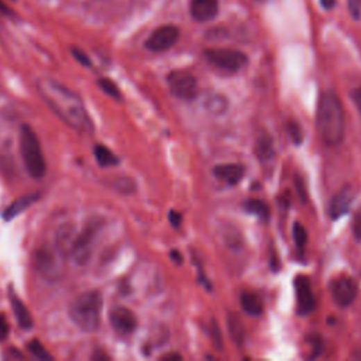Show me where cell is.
<instances>
[{
	"label": "cell",
	"mask_w": 361,
	"mask_h": 361,
	"mask_svg": "<svg viewBox=\"0 0 361 361\" xmlns=\"http://www.w3.org/2000/svg\"><path fill=\"white\" fill-rule=\"evenodd\" d=\"M64 258L54 246H41L34 251L33 265L42 280L54 284L64 276Z\"/></svg>",
	"instance_id": "obj_5"
},
{
	"label": "cell",
	"mask_w": 361,
	"mask_h": 361,
	"mask_svg": "<svg viewBox=\"0 0 361 361\" xmlns=\"http://www.w3.org/2000/svg\"><path fill=\"white\" fill-rule=\"evenodd\" d=\"M20 153L27 174L34 179L44 178L47 172V162L37 134L26 124L20 127Z\"/></svg>",
	"instance_id": "obj_4"
},
{
	"label": "cell",
	"mask_w": 361,
	"mask_h": 361,
	"mask_svg": "<svg viewBox=\"0 0 361 361\" xmlns=\"http://www.w3.org/2000/svg\"><path fill=\"white\" fill-rule=\"evenodd\" d=\"M351 99L357 108V110L361 113V87H355L351 92Z\"/></svg>",
	"instance_id": "obj_37"
},
{
	"label": "cell",
	"mask_w": 361,
	"mask_h": 361,
	"mask_svg": "<svg viewBox=\"0 0 361 361\" xmlns=\"http://www.w3.org/2000/svg\"><path fill=\"white\" fill-rule=\"evenodd\" d=\"M112 187H113L117 192H120V194H126V195L134 194V191H135V184H134V180H133L131 178H126V176L113 178Z\"/></svg>",
	"instance_id": "obj_26"
},
{
	"label": "cell",
	"mask_w": 361,
	"mask_h": 361,
	"mask_svg": "<svg viewBox=\"0 0 361 361\" xmlns=\"http://www.w3.org/2000/svg\"><path fill=\"white\" fill-rule=\"evenodd\" d=\"M169 221L172 224V228L178 229L179 226H180V223H183V216H180V213H178L175 210H171L169 212Z\"/></svg>",
	"instance_id": "obj_36"
},
{
	"label": "cell",
	"mask_w": 361,
	"mask_h": 361,
	"mask_svg": "<svg viewBox=\"0 0 361 361\" xmlns=\"http://www.w3.org/2000/svg\"><path fill=\"white\" fill-rule=\"evenodd\" d=\"M254 153L260 161H268L274 156V143L269 135L264 134L255 142Z\"/></svg>",
	"instance_id": "obj_19"
},
{
	"label": "cell",
	"mask_w": 361,
	"mask_h": 361,
	"mask_svg": "<svg viewBox=\"0 0 361 361\" xmlns=\"http://www.w3.org/2000/svg\"><path fill=\"white\" fill-rule=\"evenodd\" d=\"M296 188H298V195L301 196V199H302L303 202H306V190H305V187H303V180H302L301 178L296 179Z\"/></svg>",
	"instance_id": "obj_38"
},
{
	"label": "cell",
	"mask_w": 361,
	"mask_h": 361,
	"mask_svg": "<svg viewBox=\"0 0 361 361\" xmlns=\"http://www.w3.org/2000/svg\"><path fill=\"white\" fill-rule=\"evenodd\" d=\"M101 228H102V221L99 219H94V220H90L85 228L76 235V239H75L71 255H69V257H72L75 264L86 265L89 262L90 255H92L94 244L101 232Z\"/></svg>",
	"instance_id": "obj_6"
},
{
	"label": "cell",
	"mask_w": 361,
	"mask_h": 361,
	"mask_svg": "<svg viewBox=\"0 0 361 361\" xmlns=\"http://www.w3.org/2000/svg\"><path fill=\"white\" fill-rule=\"evenodd\" d=\"M219 13V0H191V15L196 22L213 20Z\"/></svg>",
	"instance_id": "obj_15"
},
{
	"label": "cell",
	"mask_w": 361,
	"mask_h": 361,
	"mask_svg": "<svg viewBox=\"0 0 361 361\" xmlns=\"http://www.w3.org/2000/svg\"><path fill=\"white\" fill-rule=\"evenodd\" d=\"M37 198H38L37 195H27V196L22 198V199L13 202V203H12V205L5 210L3 217H5L6 220H12V219H15L17 215H20L23 210H26L31 203H34Z\"/></svg>",
	"instance_id": "obj_22"
},
{
	"label": "cell",
	"mask_w": 361,
	"mask_h": 361,
	"mask_svg": "<svg viewBox=\"0 0 361 361\" xmlns=\"http://www.w3.org/2000/svg\"><path fill=\"white\" fill-rule=\"evenodd\" d=\"M316 128L326 146H339L344 140L346 117L340 99L333 92H325L316 110Z\"/></svg>",
	"instance_id": "obj_2"
},
{
	"label": "cell",
	"mask_w": 361,
	"mask_h": 361,
	"mask_svg": "<svg viewBox=\"0 0 361 361\" xmlns=\"http://www.w3.org/2000/svg\"><path fill=\"white\" fill-rule=\"evenodd\" d=\"M354 201V192L351 187L342 188L329 203V216L332 220H337L343 217L351 208Z\"/></svg>",
	"instance_id": "obj_13"
},
{
	"label": "cell",
	"mask_w": 361,
	"mask_h": 361,
	"mask_svg": "<svg viewBox=\"0 0 361 361\" xmlns=\"http://www.w3.org/2000/svg\"><path fill=\"white\" fill-rule=\"evenodd\" d=\"M336 2H337V0H321V5H322L324 9L332 10L336 6Z\"/></svg>",
	"instance_id": "obj_39"
},
{
	"label": "cell",
	"mask_w": 361,
	"mask_h": 361,
	"mask_svg": "<svg viewBox=\"0 0 361 361\" xmlns=\"http://www.w3.org/2000/svg\"><path fill=\"white\" fill-rule=\"evenodd\" d=\"M0 12H8V9H6L5 5L2 3V0H0Z\"/></svg>",
	"instance_id": "obj_42"
},
{
	"label": "cell",
	"mask_w": 361,
	"mask_h": 361,
	"mask_svg": "<svg viewBox=\"0 0 361 361\" xmlns=\"http://www.w3.org/2000/svg\"><path fill=\"white\" fill-rule=\"evenodd\" d=\"M179 38L178 27L172 24L158 27L146 41V49L153 53H162L174 47Z\"/></svg>",
	"instance_id": "obj_9"
},
{
	"label": "cell",
	"mask_w": 361,
	"mask_h": 361,
	"mask_svg": "<svg viewBox=\"0 0 361 361\" xmlns=\"http://www.w3.org/2000/svg\"><path fill=\"white\" fill-rule=\"evenodd\" d=\"M213 175L229 185H237L246 175V167L242 164H220L213 168Z\"/></svg>",
	"instance_id": "obj_14"
},
{
	"label": "cell",
	"mask_w": 361,
	"mask_h": 361,
	"mask_svg": "<svg viewBox=\"0 0 361 361\" xmlns=\"http://www.w3.org/2000/svg\"><path fill=\"white\" fill-rule=\"evenodd\" d=\"M349 10L353 19L358 20L361 16V0H349Z\"/></svg>",
	"instance_id": "obj_33"
},
{
	"label": "cell",
	"mask_w": 361,
	"mask_h": 361,
	"mask_svg": "<svg viewBox=\"0 0 361 361\" xmlns=\"http://www.w3.org/2000/svg\"><path fill=\"white\" fill-rule=\"evenodd\" d=\"M35 87L41 99L68 127L83 134L94 131L92 119L89 117L81 96L74 90L51 78L38 79Z\"/></svg>",
	"instance_id": "obj_1"
},
{
	"label": "cell",
	"mask_w": 361,
	"mask_h": 361,
	"mask_svg": "<svg viewBox=\"0 0 361 361\" xmlns=\"http://www.w3.org/2000/svg\"><path fill=\"white\" fill-rule=\"evenodd\" d=\"M257 2H265V0H257Z\"/></svg>",
	"instance_id": "obj_43"
},
{
	"label": "cell",
	"mask_w": 361,
	"mask_h": 361,
	"mask_svg": "<svg viewBox=\"0 0 361 361\" xmlns=\"http://www.w3.org/2000/svg\"><path fill=\"white\" fill-rule=\"evenodd\" d=\"M228 328H229V333H230L232 339L235 340V343L237 346H242L246 339V330H244V325H243L242 319L236 313H230L228 316Z\"/></svg>",
	"instance_id": "obj_20"
},
{
	"label": "cell",
	"mask_w": 361,
	"mask_h": 361,
	"mask_svg": "<svg viewBox=\"0 0 361 361\" xmlns=\"http://www.w3.org/2000/svg\"><path fill=\"white\" fill-rule=\"evenodd\" d=\"M295 294H296V302H298V313L301 316H308L314 310V296L312 292V285L308 277L298 276L295 278Z\"/></svg>",
	"instance_id": "obj_12"
},
{
	"label": "cell",
	"mask_w": 361,
	"mask_h": 361,
	"mask_svg": "<svg viewBox=\"0 0 361 361\" xmlns=\"http://www.w3.org/2000/svg\"><path fill=\"white\" fill-rule=\"evenodd\" d=\"M357 283L349 276H340L332 281V299L342 308L350 306L357 298Z\"/></svg>",
	"instance_id": "obj_10"
},
{
	"label": "cell",
	"mask_w": 361,
	"mask_h": 361,
	"mask_svg": "<svg viewBox=\"0 0 361 361\" xmlns=\"http://www.w3.org/2000/svg\"><path fill=\"white\" fill-rule=\"evenodd\" d=\"M240 305L243 310L251 316H260L264 312V305L261 298L253 292H243L240 295Z\"/></svg>",
	"instance_id": "obj_18"
},
{
	"label": "cell",
	"mask_w": 361,
	"mask_h": 361,
	"mask_svg": "<svg viewBox=\"0 0 361 361\" xmlns=\"http://www.w3.org/2000/svg\"><path fill=\"white\" fill-rule=\"evenodd\" d=\"M353 235L355 242L361 243V210H358L353 220Z\"/></svg>",
	"instance_id": "obj_32"
},
{
	"label": "cell",
	"mask_w": 361,
	"mask_h": 361,
	"mask_svg": "<svg viewBox=\"0 0 361 361\" xmlns=\"http://www.w3.org/2000/svg\"><path fill=\"white\" fill-rule=\"evenodd\" d=\"M229 103H228V99H226L224 96H220V95H215V96H210L206 99L205 102V108L209 113H213V115H221L226 112V109H228Z\"/></svg>",
	"instance_id": "obj_24"
},
{
	"label": "cell",
	"mask_w": 361,
	"mask_h": 361,
	"mask_svg": "<svg viewBox=\"0 0 361 361\" xmlns=\"http://www.w3.org/2000/svg\"><path fill=\"white\" fill-rule=\"evenodd\" d=\"M98 85H99V87L103 90V92H105L108 96H110V98L115 99V101H121L120 89H119V86H117L113 81H110V79H108V78H101V79L98 81Z\"/></svg>",
	"instance_id": "obj_27"
},
{
	"label": "cell",
	"mask_w": 361,
	"mask_h": 361,
	"mask_svg": "<svg viewBox=\"0 0 361 361\" xmlns=\"http://www.w3.org/2000/svg\"><path fill=\"white\" fill-rule=\"evenodd\" d=\"M288 131L291 134V137L295 144H301L303 142V131L302 127L296 121H289L288 123Z\"/></svg>",
	"instance_id": "obj_30"
},
{
	"label": "cell",
	"mask_w": 361,
	"mask_h": 361,
	"mask_svg": "<svg viewBox=\"0 0 361 361\" xmlns=\"http://www.w3.org/2000/svg\"><path fill=\"white\" fill-rule=\"evenodd\" d=\"M9 335V324L6 316L3 313H0V342H3Z\"/></svg>",
	"instance_id": "obj_34"
},
{
	"label": "cell",
	"mask_w": 361,
	"mask_h": 361,
	"mask_svg": "<svg viewBox=\"0 0 361 361\" xmlns=\"http://www.w3.org/2000/svg\"><path fill=\"white\" fill-rule=\"evenodd\" d=\"M9 301H10V305H12L13 313H15V318H16L19 326L22 329H24V330H30L33 328V318H31V314H30V310L24 305V302L12 289L9 292Z\"/></svg>",
	"instance_id": "obj_17"
},
{
	"label": "cell",
	"mask_w": 361,
	"mask_h": 361,
	"mask_svg": "<svg viewBox=\"0 0 361 361\" xmlns=\"http://www.w3.org/2000/svg\"><path fill=\"white\" fill-rule=\"evenodd\" d=\"M171 94L180 101H192L198 94V83L187 71H174L167 78Z\"/></svg>",
	"instance_id": "obj_8"
},
{
	"label": "cell",
	"mask_w": 361,
	"mask_h": 361,
	"mask_svg": "<svg viewBox=\"0 0 361 361\" xmlns=\"http://www.w3.org/2000/svg\"><path fill=\"white\" fill-rule=\"evenodd\" d=\"M244 209L251 213L255 215L258 217H261L262 220H267L269 217V208L268 205L261 201V199H247L244 202Z\"/></svg>",
	"instance_id": "obj_23"
},
{
	"label": "cell",
	"mask_w": 361,
	"mask_h": 361,
	"mask_svg": "<svg viewBox=\"0 0 361 361\" xmlns=\"http://www.w3.org/2000/svg\"><path fill=\"white\" fill-rule=\"evenodd\" d=\"M109 319L115 332L121 336L131 335L135 330V328H137V318H135V314L124 306L113 308Z\"/></svg>",
	"instance_id": "obj_11"
},
{
	"label": "cell",
	"mask_w": 361,
	"mask_h": 361,
	"mask_svg": "<svg viewBox=\"0 0 361 361\" xmlns=\"http://www.w3.org/2000/svg\"><path fill=\"white\" fill-rule=\"evenodd\" d=\"M205 57L213 67L226 72H237L243 69L249 62V58L244 53L230 49L206 50Z\"/></svg>",
	"instance_id": "obj_7"
},
{
	"label": "cell",
	"mask_w": 361,
	"mask_h": 361,
	"mask_svg": "<svg viewBox=\"0 0 361 361\" xmlns=\"http://www.w3.org/2000/svg\"><path fill=\"white\" fill-rule=\"evenodd\" d=\"M210 337H212L213 344L216 346V349L220 350L221 346H223V343H221V333H220V329H219V326L216 325L215 321H212V326H210Z\"/></svg>",
	"instance_id": "obj_31"
},
{
	"label": "cell",
	"mask_w": 361,
	"mask_h": 361,
	"mask_svg": "<svg viewBox=\"0 0 361 361\" xmlns=\"http://www.w3.org/2000/svg\"><path fill=\"white\" fill-rule=\"evenodd\" d=\"M171 258H172V261L176 262V264H180V262H183V257H180L179 251H176V250L171 251Z\"/></svg>",
	"instance_id": "obj_40"
},
{
	"label": "cell",
	"mask_w": 361,
	"mask_h": 361,
	"mask_svg": "<svg viewBox=\"0 0 361 361\" xmlns=\"http://www.w3.org/2000/svg\"><path fill=\"white\" fill-rule=\"evenodd\" d=\"M27 349H28V351H30L34 357H37V358H40V360H51V358H53V357L47 353V350H45V347H44L38 340L30 342L28 346H27Z\"/></svg>",
	"instance_id": "obj_29"
},
{
	"label": "cell",
	"mask_w": 361,
	"mask_h": 361,
	"mask_svg": "<svg viewBox=\"0 0 361 361\" xmlns=\"http://www.w3.org/2000/svg\"><path fill=\"white\" fill-rule=\"evenodd\" d=\"M103 299L98 291H87L79 295L69 306L72 324L85 333H94L101 326Z\"/></svg>",
	"instance_id": "obj_3"
},
{
	"label": "cell",
	"mask_w": 361,
	"mask_h": 361,
	"mask_svg": "<svg viewBox=\"0 0 361 361\" xmlns=\"http://www.w3.org/2000/svg\"><path fill=\"white\" fill-rule=\"evenodd\" d=\"M306 343L309 346V355L308 358H318L324 351V339L318 333H312L306 337Z\"/></svg>",
	"instance_id": "obj_25"
},
{
	"label": "cell",
	"mask_w": 361,
	"mask_h": 361,
	"mask_svg": "<svg viewBox=\"0 0 361 361\" xmlns=\"http://www.w3.org/2000/svg\"><path fill=\"white\" fill-rule=\"evenodd\" d=\"M94 156L96 158V162L102 168H109V167H115V165L119 164L117 156L112 150H109L106 146H103V144H96L95 146Z\"/></svg>",
	"instance_id": "obj_21"
},
{
	"label": "cell",
	"mask_w": 361,
	"mask_h": 361,
	"mask_svg": "<svg viewBox=\"0 0 361 361\" xmlns=\"http://www.w3.org/2000/svg\"><path fill=\"white\" fill-rule=\"evenodd\" d=\"M72 54L74 57L76 58V61L85 67H89L90 65V60L86 57V54L82 51V50H78V49H72Z\"/></svg>",
	"instance_id": "obj_35"
},
{
	"label": "cell",
	"mask_w": 361,
	"mask_h": 361,
	"mask_svg": "<svg viewBox=\"0 0 361 361\" xmlns=\"http://www.w3.org/2000/svg\"><path fill=\"white\" fill-rule=\"evenodd\" d=\"M76 230L72 224H62L56 235V243L54 247L67 258L71 255L75 239H76Z\"/></svg>",
	"instance_id": "obj_16"
},
{
	"label": "cell",
	"mask_w": 361,
	"mask_h": 361,
	"mask_svg": "<svg viewBox=\"0 0 361 361\" xmlns=\"http://www.w3.org/2000/svg\"><path fill=\"white\" fill-rule=\"evenodd\" d=\"M294 240H295V244H296V249L299 251H303L306 243H308V233L305 230L303 226L301 223H295L294 224Z\"/></svg>",
	"instance_id": "obj_28"
},
{
	"label": "cell",
	"mask_w": 361,
	"mask_h": 361,
	"mask_svg": "<svg viewBox=\"0 0 361 361\" xmlns=\"http://www.w3.org/2000/svg\"><path fill=\"white\" fill-rule=\"evenodd\" d=\"M162 360H183V357H180L179 354L176 353H171V354H165L164 357H161Z\"/></svg>",
	"instance_id": "obj_41"
}]
</instances>
